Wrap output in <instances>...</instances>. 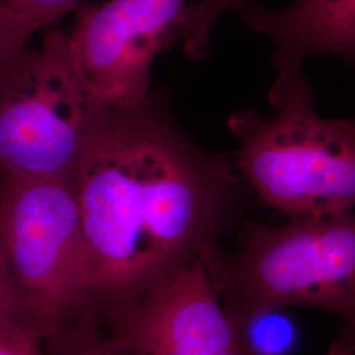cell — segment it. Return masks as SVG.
<instances>
[{
  "instance_id": "obj_1",
  "label": "cell",
  "mask_w": 355,
  "mask_h": 355,
  "mask_svg": "<svg viewBox=\"0 0 355 355\" xmlns=\"http://www.w3.org/2000/svg\"><path fill=\"white\" fill-rule=\"evenodd\" d=\"M242 178L149 96L102 107L74 189L89 257V312L121 304L203 258L236 221Z\"/></svg>"
},
{
  "instance_id": "obj_2",
  "label": "cell",
  "mask_w": 355,
  "mask_h": 355,
  "mask_svg": "<svg viewBox=\"0 0 355 355\" xmlns=\"http://www.w3.org/2000/svg\"><path fill=\"white\" fill-rule=\"evenodd\" d=\"M268 102L270 117L241 110L228 119L240 141L234 167L242 180L288 217L354 211V124L316 112L303 67L279 70Z\"/></svg>"
},
{
  "instance_id": "obj_3",
  "label": "cell",
  "mask_w": 355,
  "mask_h": 355,
  "mask_svg": "<svg viewBox=\"0 0 355 355\" xmlns=\"http://www.w3.org/2000/svg\"><path fill=\"white\" fill-rule=\"evenodd\" d=\"M204 263L230 320L259 308H315L355 324V211L246 221L239 249L218 243Z\"/></svg>"
},
{
  "instance_id": "obj_4",
  "label": "cell",
  "mask_w": 355,
  "mask_h": 355,
  "mask_svg": "<svg viewBox=\"0 0 355 355\" xmlns=\"http://www.w3.org/2000/svg\"><path fill=\"white\" fill-rule=\"evenodd\" d=\"M0 245L26 324L44 341L89 313V257L73 183L0 174Z\"/></svg>"
},
{
  "instance_id": "obj_5",
  "label": "cell",
  "mask_w": 355,
  "mask_h": 355,
  "mask_svg": "<svg viewBox=\"0 0 355 355\" xmlns=\"http://www.w3.org/2000/svg\"><path fill=\"white\" fill-rule=\"evenodd\" d=\"M101 110L76 71L69 33L51 26L0 95V174L74 184Z\"/></svg>"
},
{
  "instance_id": "obj_6",
  "label": "cell",
  "mask_w": 355,
  "mask_h": 355,
  "mask_svg": "<svg viewBox=\"0 0 355 355\" xmlns=\"http://www.w3.org/2000/svg\"><path fill=\"white\" fill-rule=\"evenodd\" d=\"M187 0H108L78 8L71 57L101 107H135L149 94L157 54L178 36Z\"/></svg>"
},
{
  "instance_id": "obj_7",
  "label": "cell",
  "mask_w": 355,
  "mask_h": 355,
  "mask_svg": "<svg viewBox=\"0 0 355 355\" xmlns=\"http://www.w3.org/2000/svg\"><path fill=\"white\" fill-rule=\"evenodd\" d=\"M95 316L127 355H249L203 258Z\"/></svg>"
},
{
  "instance_id": "obj_8",
  "label": "cell",
  "mask_w": 355,
  "mask_h": 355,
  "mask_svg": "<svg viewBox=\"0 0 355 355\" xmlns=\"http://www.w3.org/2000/svg\"><path fill=\"white\" fill-rule=\"evenodd\" d=\"M233 10L250 31L271 40L278 71L303 67L318 54L355 64V0H293L279 10L239 0Z\"/></svg>"
},
{
  "instance_id": "obj_9",
  "label": "cell",
  "mask_w": 355,
  "mask_h": 355,
  "mask_svg": "<svg viewBox=\"0 0 355 355\" xmlns=\"http://www.w3.org/2000/svg\"><path fill=\"white\" fill-rule=\"evenodd\" d=\"M249 355H291L299 331L283 308H259L232 320Z\"/></svg>"
},
{
  "instance_id": "obj_10",
  "label": "cell",
  "mask_w": 355,
  "mask_h": 355,
  "mask_svg": "<svg viewBox=\"0 0 355 355\" xmlns=\"http://www.w3.org/2000/svg\"><path fill=\"white\" fill-rule=\"evenodd\" d=\"M45 355H127L98 328L94 315H83L44 341Z\"/></svg>"
},
{
  "instance_id": "obj_11",
  "label": "cell",
  "mask_w": 355,
  "mask_h": 355,
  "mask_svg": "<svg viewBox=\"0 0 355 355\" xmlns=\"http://www.w3.org/2000/svg\"><path fill=\"white\" fill-rule=\"evenodd\" d=\"M239 0H199L187 6L179 20L178 36L184 40V51L191 60L199 61L209 51V37L217 19L233 10Z\"/></svg>"
},
{
  "instance_id": "obj_12",
  "label": "cell",
  "mask_w": 355,
  "mask_h": 355,
  "mask_svg": "<svg viewBox=\"0 0 355 355\" xmlns=\"http://www.w3.org/2000/svg\"><path fill=\"white\" fill-rule=\"evenodd\" d=\"M37 29L0 1V95L26 60L28 42Z\"/></svg>"
},
{
  "instance_id": "obj_13",
  "label": "cell",
  "mask_w": 355,
  "mask_h": 355,
  "mask_svg": "<svg viewBox=\"0 0 355 355\" xmlns=\"http://www.w3.org/2000/svg\"><path fill=\"white\" fill-rule=\"evenodd\" d=\"M15 12L36 29L51 28L66 13L78 10L80 0H7Z\"/></svg>"
},
{
  "instance_id": "obj_14",
  "label": "cell",
  "mask_w": 355,
  "mask_h": 355,
  "mask_svg": "<svg viewBox=\"0 0 355 355\" xmlns=\"http://www.w3.org/2000/svg\"><path fill=\"white\" fill-rule=\"evenodd\" d=\"M0 355H45L44 343L26 322L15 321L0 328Z\"/></svg>"
},
{
  "instance_id": "obj_15",
  "label": "cell",
  "mask_w": 355,
  "mask_h": 355,
  "mask_svg": "<svg viewBox=\"0 0 355 355\" xmlns=\"http://www.w3.org/2000/svg\"><path fill=\"white\" fill-rule=\"evenodd\" d=\"M15 321L26 324L12 275L0 245V328Z\"/></svg>"
},
{
  "instance_id": "obj_16",
  "label": "cell",
  "mask_w": 355,
  "mask_h": 355,
  "mask_svg": "<svg viewBox=\"0 0 355 355\" xmlns=\"http://www.w3.org/2000/svg\"><path fill=\"white\" fill-rule=\"evenodd\" d=\"M328 355H355V324L345 325L341 336L331 345Z\"/></svg>"
},
{
  "instance_id": "obj_17",
  "label": "cell",
  "mask_w": 355,
  "mask_h": 355,
  "mask_svg": "<svg viewBox=\"0 0 355 355\" xmlns=\"http://www.w3.org/2000/svg\"><path fill=\"white\" fill-rule=\"evenodd\" d=\"M350 121H352V123H353V124H354V127H355V117H353V119H350Z\"/></svg>"
},
{
  "instance_id": "obj_18",
  "label": "cell",
  "mask_w": 355,
  "mask_h": 355,
  "mask_svg": "<svg viewBox=\"0 0 355 355\" xmlns=\"http://www.w3.org/2000/svg\"><path fill=\"white\" fill-rule=\"evenodd\" d=\"M0 1H7V0H0Z\"/></svg>"
}]
</instances>
